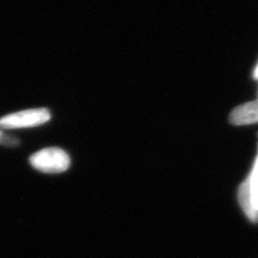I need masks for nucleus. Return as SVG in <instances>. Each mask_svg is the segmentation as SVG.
<instances>
[{
  "mask_svg": "<svg viewBox=\"0 0 258 258\" xmlns=\"http://www.w3.org/2000/svg\"><path fill=\"white\" fill-rule=\"evenodd\" d=\"M30 165L44 173H59L70 167V157L66 152L58 148H46L32 154Z\"/></svg>",
  "mask_w": 258,
  "mask_h": 258,
  "instance_id": "1",
  "label": "nucleus"
},
{
  "mask_svg": "<svg viewBox=\"0 0 258 258\" xmlns=\"http://www.w3.org/2000/svg\"><path fill=\"white\" fill-rule=\"evenodd\" d=\"M239 204L253 223L258 222V151L252 171L238 190Z\"/></svg>",
  "mask_w": 258,
  "mask_h": 258,
  "instance_id": "2",
  "label": "nucleus"
},
{
  "mask_svg": "<svg viewBox=\"0 0 258 258\" xmlns=\"http://www.w3.org/2000/svg\"><path fill=\"white\" fill-rule=\"evenodd\" d=\"M50 119L51 113L47 109H29L2 117L0 118V128L14 129L36 127L47 123Z\"/></svg>",
  "mask_w": 258,
  "mask_h": 258,
  "instance_id": "3",
  "label": "nucleus"
},
{
  "mask_svg": "<svg viewBox=\"0 0 258 258\" xmlns=\"http://www.w3.org/2000/svg\"><path fill=\"white\" fill-rule=\"evenodd\" d=\"M229 123L235 126L258 123V100L246 102L233 109L229 115Z\"/></svg>",
  "mask_w": 258,
  "mask_h": 258,
  "instance_id": "4",
  "label": "nucleus"
},
{
  "mask_svg": "<svg viewBox=\"0 0 258 258\" xmlns=\"http://www.w3.org/2000/svg\"><path fill=\"white\" fill-rule=\"evenodd\" d=\"M0 144L8 145V147H13V145L19 144V140L14 138V137L5 135L2 131H0Z\"/></svg>",
  "mask_w": 258,
  "mask_h": 258,
  "instance_id": "5",
  "label": "nucleus"
},
{
  "mask_svg": "<svg viewBox=\"0 0 258 258\" xmlns=\"http://www.w3.org/2000/svg\"><path fill=\"white\" fill-rule=\"evenodd\" d=\"M253 77L255 80H258V64L256 66L255 70H254V74H253Z\"/></svg>",
  "mask_w": 258,
  "mask_h": 258,
  "instance_id": "6",
  "label": "nucleus"
}]
</instances>
